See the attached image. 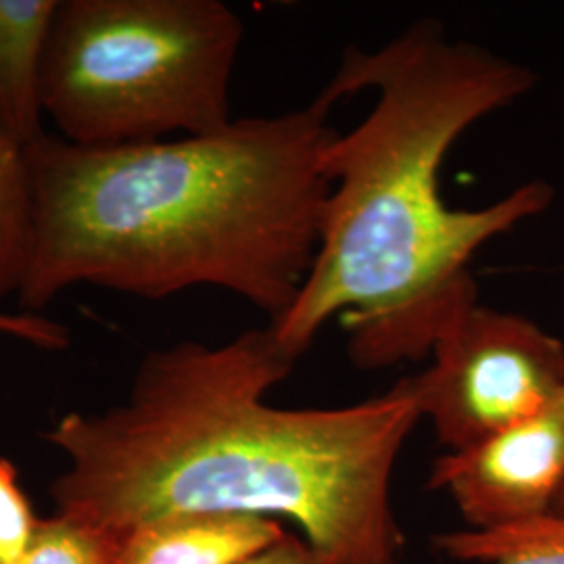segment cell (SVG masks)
Listing matches in <instances>:
<instances>
[{
    "label": "cell",
    "instance_id": "cell-1",
    "mask_svg": "<svg viewBox=\"0 0 564 564\" xmlns=\"http://www.w3.org/2000/svg\"><path fill=\"white\" fill-rule=\"evenodd\" d=\"M291 368L268 326L151 351L123 402L44 433L67 460L55 512L118 540L186 512L284 519L321 564H400L391 481L421 421L410 379L345 408L270 405Z\"/></svg>",
    "mask_w": 564,
    "mask_h": 564
},
{
    "label": "cell",
    "instance_id": "cell-2",
    "mask_svg": "<svg viewBox=\"0 0 564 564\" xmlns=\"http://www.w3.org/2000/svg\"><path fill=\"white\" fill-rule=\"evenodd\" d=\"M535 74L479 44L449 41L423 20L377 51L347 48L316 97L377 90L375 109L323 155L330 181L310 274L291 307L270 323L291 362L341 316L354 366L381 370L431 354L447 321L477 302V251L554 199L544 181L524 182L481 209L442 197L449 149L485 116L527 95Z\"/></svg>",
    "mask_w": 564,
    "mask_h": 564
},
{
    "label": "cell",
    "instance_id": "cell-3",
    "mask_svg": "<svg viewBox=\"0 0 564 564\" xmlns=\"http://www.w3.org/2000/svg\"><path fill=\"white\" fill-rule=\"evenodd\" d=\"M328 111L316 99L209 134L111 149L34 142L21 312L41 314L80 282L142 300L220 286L274 323L318 251L330 193L323 155L337 134Z\"/></svg>",
    "mask_w": 564,
    "mask_h": 564
},
{
    "label": "cell",
    "instance_id": "cell-4",
    "mask_svg": "<svg viewBox=\"0 0 564 564\" xmlns=\"http://www.w3.org/2000/svg\"><path fill=\"white\" fill-rule=\"evenodd\" d=\"M242 21L223 0H59L42 107L63 141L111 149L230 118Z\"/></svg>",
    "mask_w": 564,
    "mask_h": 564
},
{
    "label": "cell",
    "instance_id": "cell-5",
    "mask_svg": "<svg viewBox=\"0 0 564 564\" xmlns=\"http://www.w3.org/2000/svg\"><path fill=\"white\" fill-rule=\"evenodd\" d=\"M433 364L408 377L440 444H479L564 393V343L519 314L468 303L433 343Z\"/></svg>",
    "mask_w": 564,
    "mask_h": 564
},
{
    "label": "cell",
    "instance_id": "cell-6",
    "mask_svg": "<svg viewBox=\"0 0 564 564\" xmlns=\"http://www.w3.org/2000/svg\"><path fill=\"white\" fill-rule=\"evenodd\" d=\"M429 487L445 491L475 531L552 514L564 489V393L521 423L440 456Z\"/></svg>",
    "mask_w": 564,
    "mask_h": 564
},
{
    "label": "cell",
    "instance_id": "cell-7",
    "mask_svg": "<svg viewBox=\"0 0 564 564\" xmlns=\"http://www.w3.org/2000/svg\"><path fill=\"white\" fill-rule=\"evenodd\" d=\"M286 535L274 519L186 512L121 535L118 564H245Z\"/></svg>",
    "mask_w": 564,
    "mask_h": 564
},
{
    "label": "cell",
    "instance_id": "cell-8",
    "mask_svg": "<svg viewBox=\"0 0 564 564\" xmlns=\"http://www.w3.org/2000/svg\"><path fill=\"white\" fill-rule=\"evenodd\" d=\"M59 0H0V128L23 149L42 128V69Z\"/></svg>",
    "mask_w": 564,
    "mask_h": 564
},
{
    "label": "cell",
    "instance_id": "cell-9",
    "mask_svg": "<svg viewBox=\"0 0 564 564\" xmlns=\"http://www.w3.org/2000/svg\"><path fill=\"white\" fill-rule=\"evenodd\" d=\"M34 245V193L25 149L0 128V303L20 295Z\"/></svg>",
    "mask_w": 564,
    "mask_h": 564
},
{
    "label": "cell",
    "instance_id": "cell-10",
    "mask_svg": "<svg viewBox=\"0 0 564 564\" xmlns=\"http://www.w3.org/2000/svg\"><path fill=\"white\" fill-rule=\"evenodd\" d=\"M445 556L460 563L564 564V514L494 531H447L433 540Z\"/></svg>",
    "mask_w": 564,
    "mask_h": 564
},
{
    "label": "cell",
    "instance_id": "cell-11",
    "mask_svg": "<svg viewBox=\"0 0 564 564\" xmlns=\"http://www.w3.org/2000/svg\"><path fill=\"white\" fill-rule=\"evenodd\" d=\"M118 552L111 533L55 512L42 519L20 564H118Z\"/></svg>",
    "mask_w": 564,
    "mask_h": 564
},
{
    "label": "cell",
    "instance_id": "cell-12",
    "mask_svg": "<svg viewBox=\"0 0 564 564\" xmlns=\"http://www.w3.org/2000/svg\"><path fill=\"white\" fill-rule=\"evenodd\" d=\"M41 521L21 487L18 466L0 456V564L21 563Z\"/></svg>",
    "mask_w": 564,
    "mask_h": 564
},
{
    "label": "cell",
    "instance_id": "cell-13",
    "mask_svg": "<svg viewBox=\"0 0 564 564\" xmlns=\"http://www.w3.org/2000/svg\"><path fill=\"white\" fill-rule=\"evenodd\" d=\"M0 335L28 343L44 351H63L72 343L69 328L65 324L51 321L42 314H30L21 310L20 312L0 310Z\"/></svg>",
    "mask_w": 564,
    "mask_h": 564
},
{
    "label": "cell",
    "instance_id": "cell-14",
    "mask_svg": "<svg viewBox=\"0 0 564 564\" xmlns=\"http://www.w3.org/2000/svg\"><path fill=\"white\" fill-rule=\"evenodd\" d=\"M245 564H321L316 554L310 550V545L302 538L289 533L281 544L272 545L256 558Z\"/></svg>",
    "mask_w": 564,
    "mask_h": 564
},
{
    "label": "cell",
    "instance_id": "cell-15",
    "mask_svg": "<svg viewBox=\"0 0 564 564\" xmlns=\"http://www.w3.org/2000/svg\"><path fill=\"white\" fill-rule=\"evenodd\" d=\"M554 512H556V514H564V489L563 494H561V498H558V502L554 506Z\"/></svg>",
    "mask_w": 564,
    "mask_h": 564
}]
</instances>
